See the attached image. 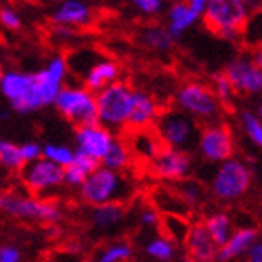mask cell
I'll list each match as a JSON object with an SVG mask.
<instances>
[{
    "instance_id": "1",
    "label": "cell",
    "mask_w": 262,
    "mask_h": 262,
    "mask_svg": "<svg viewBox=\"0 0 262 262\" xmlns=\"http://www.w3.org/2000/svg\"><path fill=\"white\" fill-rule=\"evenodd\" d=\"M251 19L249 0H210L202 21L212 34L236 41L246 36Z\"/></svg>"
},
{
    "instance_id": "2",
    "label": "cell",
    "mask_w": 262,
    "mask_h": 262,
    "mask_svg": "<svg viewBox=\"0 0 262 262\" xmlns=\"http://www.w3.org/2000/svg\"><path fill=\"white\" fill-rule=\"evenodd\" d=\"M133 96L135 90L124 81H116L99 94H96L98 101V116L99 124L113 129L127 127L133 107Z\"/></svg>"
},
{
    "instance_id": "3",
    "label": "cell",
    "mask_w": 262,
    "mask_h": 262,
    "mask_svg": "<svg viewBox=\"0 0 262 262\" xmlns=\"http://www.w3.org/2000/svg\"><path fill=\"white\" fill-rule=\"evenodd\" d=\"M81 195L88 204L103 206V204H120L131 193L129 184L124 180L120 172L99 167L94 174L88 176V180L81 187Z\"/></svg>"
},
{
    "instance_id": "4",
    "label": "cell",
    "mask_w": 262,
    "mask_h": 262,
    "mask_svg": "<svg viewBox=\"0 0 262 262\" xmlns=\"http://www.w3.org/2000/svg\"><path fill=\"white\" fill-rule=\"evenodd\" d=\"M176 105L180 107L186 115H191L199 120L212 124L221 115V101L217 99L212 86L204 82L189 81L184 82L176 90Z\"/></svg>"
},
{
    "instance_id": "5",
    "label": "cell",
    "mask_w": 262,
    "mask_h": 262,
    "mask_svg": "<svg viewBox=\"0 0 262 262\" xmlns=\"http://www.w3.org/2000/svg\"><path fill=\"white\" fill-rule=\"evenodd\" d=\"M55 107L66 120L75 124L77 127L90 126V124L99 122L96 94H92L84 86L66 84L56 98Z\"/></svg>"
},
{
    "instance_id": "6",
    "label": "cell",
    "mask_w": 262,
    "mask_h": 262,
    "mask_svg": "<svg viewBox=\"0 0 262 262\" xmlns=\"http://www.w3.org/2000/svg\"><path fill=\"white\" fill-rule=\"evenodd\" d=\"M0 94L10 101L11 109L21 113V115L34 113V111L43 107L41 99H39L34 73H25V71L15 70L6 71L2 84H0Z\"/></svg>"
},
{
    "instance_id": "7",
    "label": "cell",
    "mask_w": 262,
    "mask_h": 262,
    "mask_svg": "<svg viewBox=\"0 0 262 262\" xmlns=\"http://www.w3.org/2000/svg\"><path fill=\"white\" fill-rule=\"evenodd\" d=\"M0 210L13 217L36 223H56L62 217L60 208L55 201H38L13 191L0 193Z\"/></svg>"
},
{
    "instance_id": "8",
    "label": "cell",
    "mask_w": 262,
    "mask_h": 262,
    "mask_svg": "<svg viewBox=\"0 0 262 262\" xmlns=\"http://www.w3.org/2000/svg\"><path fill=\"white\" fill-rule=\"evenodd\" d=\"M154 129H156V133L159 135L165 146L176 148V150H186L195 141L196 135L195 122L184 111H165V113H161Z\"/></svg>"
},
{
    "instance_id": "9",
    "label": "cell",
    "mask_w": 262,
    "mask_h": 262,
    "mask_svg": "<svg viewBox=\"0 0 262 262\" xmlns=\"http://www.w3.org/2000/svg\"><path fill=\"white\" fill-rule=\"evenodd\" d=\"M196 148H199L201 156L206 161L225 163V161L232 159V154H234L232 131H230V127L227 124H221V122L206 124L199 131Z\"/></svg>"
},
{
    "instance_id": "10",
    "label": "cell",
    "mask_w": 262,
    "mask_h": 262,
    "mask_svg": "<svg viewBox=\"0 0 262 262\" xmlns=\"http://www.w3.org/2000/svg\"><path fill=\"white\" fill-rule=\"evenodd\" d=\"M251 186V170L240 159H229L219 165L212 180V189L219 199L232 201L238 199Z\"/></svg>"
},
{
    "instance_id": "11",
    "label": "cell",
    "mask_w": 262,
    "mask_h": 262,
    "mask_svg": "<svg viewBox=\"0 0 262 262\" xmlns=\"http://www.w3.org/2000/svg\"><path fill=\"white\" fill-rule=\"evenodd\" d=\"M68 58H64L62 55L51 58L45 68H41L39 71H34L36 75V84H38V92H39V99L43 107L47 105H55L56 98L60 90L66 86V75H68Z\"/></svg>"
},
{
    "instance_id": "12",
    "label": "cell",
    "mask_w": 262,
    "mask_h": 262,
    "mask_svg": "<svg viewBox=\"0 0 262 262\" xmlns=\"http://www.w3.org/2000/svg\"><path fill=\"white\" fill-rule=\"evenodd\" d=\"M230 81L234 92L240 94H260L262 92V70L251 56H236L227 64L223 71Z\"/></svg>"
},
{
    "instance_id": "13",
    "label": "cell",
    "mask_w": 262,
    "mask_h": 262,
    "mask_svg": "<svg viewBox=\"0 0 262 262\" xmlns=\"http://www.w3.org/2000/svg\"><path fill=\"white\" fill-rule=\"evenodd\" d=\"M150 170L161 180L182 182L191 170V156L186 150L163 146V150L150 163Z\"/></svg>"
},
{
    "instance_id": "14",
    "label": "cell",
    "mask_w": 262,
    "mask_h": 262,
    "mask_svg": "<svg viewBox=\"0 0 262 262\" xmlns=\"http://www.w3.org/2000/svg\"><path fill=\"white\" fill-rule=\"evenodd\" d=\"M21 180L32 191H43L64 182V167L41 158L34 163L25 165V169L21 170Z\"/></svg>"
},
{
    "instance_id": "15",
    "label": "cell",
    "mask_w": 262,
    "mask_h": 262,
    "mask_svg": "<svg viewBox=\"0 0 262 262\" xmlns=\"http://www.w3.org/2000/svg\"><path fill=\"white\" fill-rule=\"evenodd\" d=\"M116 137L109 127L101 126V124H90V126H82L75 129V144L77 150L92 156L98 161H103L107 152L111 150L113 142Z\"/></svg>"
},
{
    "instance_id": "16",
    "label": "cell",
    "mask_w": 262,
    "mask_h": 262,
    "mask_svg": "<svg viewBox=\"0 0 262 262\" xmlns=\"http://www.w3.org/2000/svg\"><path fill=\"white\" fill-rule=\"evenodd\" d=\"M159 115H161V111H159L158 101H156L150 94L135 90V96H133V107H131L127 127H129L131 131L150 129V127L156 126Z\"/></svg>"
},
{
    "instance_id": "17",
    "label": "cell",
    "mask_w": 262,
    "mask_h": 262,
    "mask_svg": "<svg viewBox=\"0 0 262 262\" xmlns=\"http://www.w3.org/2000/svg\"><path fill=\"white\" fill-rule=\"evenodd\" d=\"M184 246H186L189 258H193L196 262H212L213 258H217L219 246L213 242L212 234L208 232L204 223L191 225L189 236H187Z\"/></svg>"
},
{
    "instance_id": "18",
    "label": "cell",
    "mask_w": 262,
    "mask_h": 262,
    "mask_svg": "<svg viewBox=\"0 0 262 262\" xmlns=\"http://www.w3.org/2000/svg\"><path fill=\"white\" fill-rule=\"evenodd\" d=\"M118 77H120V66L115 60L103 58V60L94 62L88 68V71L82 77V86L92 94H99L101 90L111 86L113 82L118 81Z\"/></svg>"
},
{
    "instance_id": "19",
    "label": "cell",
    "mask_w": 262,
    "mask_h": 262,
    "mask_svg": "<svg viewBox=\"0 0 262 262\" xmlns=\"http://www.w3.org/2000/svg\"><path fill=\"white\" fill-rule=\"evenodd\" d=\"M127 146H129L131 154L135 158L146 161L148 165L152 163L156 156L163 150V142L159 139V135L156 133V129H137L131 131L129 139H127Z\"/></svg>"
},
{
    "instance_id": "20",
    "label": "cell",
    "mask_w": 262,
    "mask_h": 262,
    "mask_svg": "<svg viewBox=\"0 0 262 262\" xmlns=\"http://www.w3.org/2000/svg\"><path fill=\"white\" fill-rule=\"evenodd\" d=\"M92 21V8L81 0H64L53 13L56 27H86Z\"/></svg>"
},
{
    "instance_id": "21",
    "label": "cell",
    "mask_w": 262,
    "mask_h": 262,
    "mask_svg": "<svg viewBox=\"0 0 262 262\" xmlns=\"http://www.w3.org/2000/svg\"><path fill=\"white\" fill-rule=\"evenodd\" d=\"M201 19L199 13L187 6V2H174L167 13V28L172 34V38H182L189 28Z\"/></svg>"
},
{
    "instance_id": "22",
    "label": "cell",
    "mask_w": 262,
    "mask_h": 262,
    "mask_svg": "<svg viewBox=\"0 0 262 262\" xmlns=\"http://www.w3.org/2000/svg\"><path fill=\"white\" fill-rule=\"evenodd\" d=\"M257 240V230L255 229H240L238 232L230 236L229 242L223 247H219L217 260L219 262H229L232 258L240 257L242 253L251 249V246Z\"/></svg>"
},
{
    "instance_id": "23",
    "label": "cell",
    "mask_w": 262,
    "mask_h": 262,
    "mask_svg": "<svg viewBox=\"0 0 262 262\" xmlns=\"http://www.w3.org/2000/svg\"><path fill=\"white\" fill-rule=\"evenodd\" d=\"M154 206L159 213H174V215H184L187 217L189 206L174 189L159 187L154 191Z\"/></svg>"
},
{
    "instance_id": "24",
    "label": "cell",
    "mask_w": 262,
    "mask_h": 262,
    "mask_svg": "<svg viewBox=\"0 0 262 262\" xmlns=\"http://www.w3.org/2000/svg\"><path fill=\"white\" fill-rule=\"evenodd\" d=\"M159 229L165 234L167 240L172 244H186L191 225L184 215H174V213H161L159 217Z\"/></svg>"
},
{
    "instance_id": "25",
    "label": "cell",
    "mask_w": 262,
    "mask_h": 262,
    "mask_svg": "<svg viewBox=\"0 0 262 262\" xmlns=\"http://www.w3.org/2000/svg\"><path fill=\"white\" fill-rule=\"evenodd\" d=\"M141 41L148 49L158 51V53H167V51L172 49L174 38L169 32V28L163 27V25H150V27L142 28Z\"/></svg>"
},
{
    "instance_id": "26",
    "label": "cell",
    "mask_w": 262,
    "mask_h": 262,
    "mask_svg": "<svg viewBox=\"0 0 262 262\" xmlns=\"http://www.w3.org/2000/svg\"><path fill=\"white\" fill-rule=\"evenodd\" d=\"M131 158H133V154H131L127 142L124 141V139H115L111 150L107 152L103 161H101V167H105V169H109V170H115V172H120V170L129 167Z\"/></svg>"
},
{
    "instance_id": "27",
    "label": "cell",
    "mask_w": 262,
    "mask_h": 262,
    "mask_svg": "<svg viewBox=\"0 0 262 262\" xmlns=\"http://www.w3.org/2000/svg\"><path fill=\"white\" fill-rule=\"evenodd\" d=\"M0 165L8 170H19L25 169V156L19 144L8 141V139H0Z\"/></svg>"
},
{
    "instance_id": "28",
    "label": "cell",
    "mask_w": 262,
    "mask_h": 262,
    "mask_svg": "<svg viewBox=\"0 0 262 262\" xmlns=\"http://www.w3.org/2000/svg\"><path fill=\"white\" fill-rule=\"evenodd\" d=\"M206 229L212 234L213 242L223 247L230 238V219L227 213H213L206 219Z\"/></svg>"
},
{
    "instance_id": "29",
    "label": "cell",
    "mask_w": 262,
    "mask_h": 262,
    "mask_svg": "<svg viewBox=\"0 0 262 262\" xmlns=\"http://www.w3.org/2000/svg\"><path fill=\"white\" fill-rule=\"evenodd\" d=\"M124 217V206L122 204H103L92 210V221L96 227H113Z\"/></svg>"
},
{
    "instance_id": "30",
    "label": "cell",
    "mask_w": 262,
    "mask_h": 262,
    "mask_svg": "<svg viewBox=\"0 0 262 262\" xmlns=\"http://www.w3.org/2000/svg\"><path fill=\"white\" fill-rule=\"evenodd\" d=\"M43 158L53 161V163L60 165V167H70L75 159V150L60 144H45L43 146Z\"/></svg>"
},
{
    "instance_id": "31",
    "label": "cell",
    "mask_w": 262,
    "mask_h": 262,
    "mask_svg": "<svg viewBox=\"0 0 262 262\" xmlns=\"http://www.w3.org/2000/svg\"><path fill=\"white\" fill-rule=\"evenodd\" d=\"M242 127L246 131V135L249 137V141L255 146L262 148V120L251 111H244L242 113Z\"/></svg>"
},
{
    "instance_id": "32",
    "label": "cell",
    "mask_w": 262,
    "mask_h": 262,
    "mask_svg": "<svg viewBox=\"0 0 262 262\" xmlns=\"http://www.w3.org/2000/svg\"><path fill=\"white\" fill-rule=\"evenodd\" d=\"M146 253L150 257L158 258V260H172L174 257V244L167 238H154L152 242H148Z\"/></svg>"
},
{
    "instance_id": "33",
    "label": "cell",
    "mask_w": 262,
    "mask_h": 262,
    "mask_svg": "<svg viewBox=\"0 0 262 262\" xmlns=\"http://www.w3.org/2000/svg\"><path fill=\"white\" fill-rule=\"evenodd\" d=\"M178 195L186 201L187 206H193V204H199L202 202V187L196 184V182H189V180H182V182H176L174 187H172Z\"/></svg>"
},
{
    "instance_id": "34",
    "label": "cell",
    "mask_w": 262,
    "mask_h": 262,
    "mask_svg": "<svg viewBox=\"0 0 262 262\" xmlns=\"http://www.w3.org/2000/svg\"><path fill=\"white\" fill-rule=\"evenodd\" d=\"M213 92H215V96H217V99L221 101V105H227L229 101H232V96H234V88H232V84H230V81L227 79V75H225L223 71L221 73H215L213 75Z\"/></svg>"
},
{
    "instance_id": "35",
    "label": "cell",
    "mask_w": 262,
    "mask_h": 262,
    "mask_svg": "<svg viewBox=\"0 0 262 262\" xmlns=\"http://www.w3.org/2000/svg\"><path fill=\"white\" fill-rule=\"evenodd\" d=\"M133 251L127 244H113L99 255L98 262H126L131 258Z\"/></svg>"
},
{
    "instance_id": "36",
    "label": "cell",
    "mask_w": 262,
    "mask_h": 262,
    "mask_svg": "<svg viewBox=\"0 0 262 262\" xmlns=\"http://www.w3.org/2000/svg\"><path fill=\"white\" fill-rule=\"evenodd\" d=\"M73 165H77L79 169H82L88 176H90V174H94L99 167H101V161L94 159L92 156H88V154L81 152V150H75V159H73Z\"/></svg>"
},
{
    "instance_id": "37",
    "label": "cell",
    "mask_w": 262,
    "mask_h": 262,
    "mask_svg": "<svg viewBox=\"0 0 262 262\" xmlns=\"http://www.w3.org/2000/svg\"><path fill=\"white\" fill-rule=\"evenodd\" d=\"M86 180H88V174L82 169H79L77 165L71 163L70 167H66L64 169V182L68 184V186L82 187Z\"/></svg>"
},
{
    "instance_id": "38",
    "label": "cell",
    "mask_w": 262,
    "mask_h": 262,
    "mask_svg": "<svg viewBox=\"0 0 262 262\" xmlns=\"http://www.w3.org/2000/svg\"><path fill=\"white\" fill-rule=\"evenodd\" d=\"M0 25L10 28V30H19L21 28V17L13 8L4 6V8H0Z\"/></svg>"
},
{
    "instance_id": "39",
    "label": "cell",
    "mask_w": 262,
    "mask_h": 262,
    "mask_svg": "<svg viewBox=\"0 0 262 262\" xmlns=\"http://www.w3.org/2000/svg\"><path fill=\"white\" fill-rule=\"evenodd\" d=\"M129 2L135 6L139 11H142L144 15H156V13H159L161 8H163V2H161V0H129Z\"/></svg>"
},
{
    "instance_id": "40",
    "label": "cell",
    "mask_w": 262,
    "mask_h": 262,
    "mask_svg": "<svg viewBox=\"0 0 262 262\" xmlns=\"http://www.w3.org/2000/svg\"><path fill=\"white\" fill-rule=\"evenodd\" d=\"M21 150L27 163H34L43 156V148L39 146L38 142H25V144H21Z\"/></svg>"
},
{
    "instance_id": "41",
    "label": "cell",
    "mask_w": 262,
    "mask_h": 262,
    "mask_svg": "<svg viewBox=\"0 0 262 262\" xmlns=\"http://www.w3.org/2000/svg\"><path fill=\"white\" fill-rule=\"evenodd\" d=\"M159 217H161V213L156 208H146L141 212V221L146 227H159Z\"/></svg>"
},
{
    "instance_id": "42",
    "label": "cell",
    "mask_w": 262,
    "mask_h": 262,
    "mask_svg": "<svg viewBox=\"0 0 262 262\" xmlns=\"http://www.w3.org/2000/svg\"><path fill=\"white\" fill-rule=\"evenodd\" d=\"M0 262H21V253L13 246L0 247Z\"/></svg>"
},
{
    "instance_id": "43",
    "label": "cell",
    "mask_w": 262,
    "mask_h": 262,
    "mask_svg": "<svg viewBox=\"0 0 262 262\" xmlns=\"http://www.w3.org/2000/svg\"><path fill=\"white\" fill-rule=\"evenodd\" d=\"M247 262H262V242H255L247 251Z\"/></svg>"
},
{
    "instance_id": "44",
    "label": "cell",
    "mask_w": 262,
    "mask_h": 262,
    "mask_svg": "<svg viewBox=\"0 0 262 262\" xmlns=\"http://www.w3.org/2000/svg\"><path fill=\"white\" fill-rule=\"evenodd\" d=\"M187 6L191 8L195 13H199V15H204V11H206L208 4H210V0H186Z\"/></svg>"
},
{
    "instance_id": "45",
    "label": "cell",
    "mask_w": 262,
    "mask_h": 262,
    "mask_svg": "<svg viewBox=\"0 0 262 262\" xmlns=\"http://www.w3.org/2000/svg\"><path fill=\"white\" fill-rule=\"evenodd\" d=\"M249 56H251V60L262 70V43L255 45V47L251 49V55H249Z\"/></svg>"
},
{
    "instance_id": "46",
    "label": "cell",
    "mask_w": 262,
    "mask_h": 262,
    "mask_svg": "<svg viewBox=\"0 0 262 262\" xmlns=\"http://www.w3.org/2000/svg\"><path fill=\"white\" fill-rule=\"evenodd\" d=\"M4 68H2V64H0V84H2V79H4Z\"/></svg>"
},
{
    "instance_id": "47",
    "label": "cell",
    "mask_w": 262,
    "mask_h": 262,
    "mask_svg": "<svg viewBox=\"0 0 262 262\" xmlns=\"http://www.w3.org/2000/svg\"><path fill=\"white\" fill-rule=\"evenodd\" d=\"M257 116H258V118H260V120H262V105H260V107H258V109H257Z\"/></svg>"
},
{
    "instance_id": "48",
    "label": "cell",
    "mask_w": 262,
    "mask_h": 262,
    "mask_svg": "<svg viewBox=\"0 0 262 262\" xmlns=\"http://www.w3.org/2000/svg\"><path fill=\"white\" fill-rule=\"evenodd\" d=\"M82 262H96V260H92V258H86V260H82Z\"/></svg>"
},
{
    "instance_id": "49",
    "label": "cell",
    "mask_w": 262,
    "mask_h": 262,
    "mask_svg": "<svg viewBox=\"0 0 262 262\" xmlns=\"http://www.w3.org/2000/svg\"><path fill=\"white\" fill-rule=\"evenodd\" d=\"M186 262H196V260H193V258H187V260Z\"/></svg>"
},
{
    "instance_id": "50",
    "label": "cell",
    "mask_w": 262,
    "mask_h": 262,
    "mask_svg": "<svg viewBox=\"0 0 262 262\" xmlns=\"http://www.w3.org/2000/svg\"><path fill=\"white\" fill-rule=\"evenodd\" d=\"M53 2H60V4H62V2H64V0H53Z\"/></svg>"
}]
</instances>
